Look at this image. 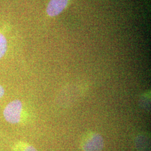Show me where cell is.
Here are the masks:
<instances>
[{
  "mask_svg": "<svg viewBox=\"0 0 151 151\" xmlns=\"http://www.w3.org/2000/svg\"><path fill=\"white\" fill-rule=\"evenodd\" d=\"M81 147L83 151H102L104 147V140L100 134L90 132L83 137Z\"/></svg>",
  "mask_w": 151,
  "mask_h": 151,
  "instance_id": "obj_1",
  "label": "cell"
},
{
  "mask_svg": "<svg viewBox=\"0 0 151 151\" xmlns=\"http://www.w3.org/2000/svg\"><path fill=\"white\" fill-rule=\"evenodd\" d=\"M22 103L19 100H15L6 105L4 110V116L8 123L17 124L22 120Z\"/></svg>",
  "mask_w": 151,
  "mask_h": 151,
  "instance_id": "obj_2",
  "label": "cell"
},
{
  "mask_svg": "<svg viewBox=\"0 0 151 151\" xmlns=\"http://www.w3.org/2000/svg\"><path fill=\"white\" fill-rule=\"evenodd\" d=\"M70 0H50L47 8V12L51 17L59 15L68 5Z\"/></svg>",
  "mask_w": 151,
  "mask_h": 151,
  "instance_id": "obj_3",
  "label": "cell"
},
{
  "mask_svg": "<svg viewBox=\"0 0 151 151\" xmlns=\"http://www.w3.org/2000/svg\"><path fill=\"white\" fill-rule=\"evenodd\" d=\"M135 146L137 151H151L150 139L148 135L139 134L135 138Z\"/></svg>",
  "mask_w": 151,
  "mask_h": 151,
  "instance_id": "obj_4",
  "label": "cell"
},
{
  "mask_svg": "<svg viewBox=\"0 0 151 151\" xmlns=\"http://www.w3.org/2000/svg\"><path fill=\"white\" fill-rule=\"evenodd\" d=\"M14 151H38L37 150L29 144L24 143V142H19L14 147Z\"/></svg>",
  "mask_w": 151,
  "mask_h": 151,
  "instance_id": "obj_5",
  "label": "cell"
},
{
  "mask_svg": "<svg viewBox=\"0 0 151 151\" xmlns=\"http://www.w3.org/2000/svg\"><path fill=\"white\" fill-rule=\"evenodd\" d=\"M7 49V42L5 37L0 32V60L5 55Z\"/></svg>",
  "mask_w": 151,
  "mask_h": 151,
  "instance_id": "obj_6",
  "label": "cell"
},
{
  "mask_svg": "<svg viewBox=\"0 0 151 151\" xmlns=\"http://www.w3.org/2000/svg\"><path fill=\"white\" fill-rule=\"evenodd\" d=\"M150 95L148 93L144 94L140 97V105L145 110H149V109L150 108Z\"/></svg>",
  "mask_w": 151,
  "mask_h": 151,
  "instance_id": "obj_7",
  "label": "cell"
},
{
  "mask_svg": "<svg viewBox=\"0 0 151 151\" xmlns=\"http://www.w3.org/2000/svg\"><path fill=\"white\" fill-rule=\"evenodd\" d=\"M4 93H5V90L3 87L0 85V99H1L4 95Z\"/></svg>",
  "mask_w": 151,
  "mask_h": 151,
  "instance_id": "obj_8",
  "label": "cell"
}]
</instances>
